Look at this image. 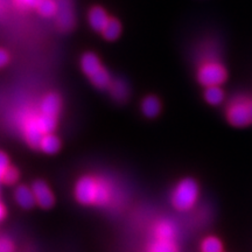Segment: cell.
Instances as JSON below:
<instances>
[{"label": "cell", "mask_w": 252, "mask_h": 252, "mask_svg": "<svg viewBox=\"0 0 252 252\" xmlns=\"http://www.w3.org/2000/svg\"><path fill=\"white\" fill-rule=\"evenodd\" d=\"M110 93L117 100H124L128 96V88L122 80L111 81L109 86Z\"/></svg>", "instance_id": "cell-15"}, {"label": "cell", "mask_w": 252, "mask_h": 252, "mask_svg": "<svg viewBox=\"0 0 252 252\" xmlns=\"http://www.w3.org/2000/svg\"><path fill=\"white\" fill-rule=\"evenodd\" d=\"M60 109H61V99L56 94H47L41 102V115L47 116V117L58 118Z\"/></svg>", "instance_id": "cell-9"}, {"label": "cell", "mask_w": 252, "mask_h": 252, "mask_svg": "<svg viewBox=\"0 0 252 252\" xmlns=\"http://www.w3.org/2000/svg\"><path fill=\"white\" fill-rule=\"evenodd\" d=\"M14 247L7 238H0V252H13Z\"/></svg>", "instance_id": "cell-24"}, {"label": "cell", "mask_w": 252, "mask_h": 252, "mask_svg": "<svg viewBox=\"0 0 252 252\" xmlns=\"http://www.w3.org/2000/svg\"><path fill=\"white\" fill-rule=\"evenodd\" d=\"M15 201L25 209H30L36 203L35 196H34L33 189H30L26 186H20L15 189Z\"/></svg>", "instance_id": "cell-11"}, {"label": "cell", "mask_w": 252, "mask_h": 252, "mask_svg": "<svg viewBox=\"0 0 252 252\" xmlns=\"http://www.w3.org/2000/svg\"><path fill=\"white\" fill-rule=\"evenodd\" d=\"M75 194L78 202L83 204H105L110 198V190L106 186L94 180L91 176L82 178L77 182Z\"/></svg>", "instance_id": "cell-1"}, {"label": "cell", "mask_w": 252, "mask_h": 252, "mask_svg": "<svg viewBox=\"0 0 252 252\" xmlns=\"http://www.w3.org/2000/svg\"><path fill=\"white\" fill-rule=\"evenodd\" d=\"M121 32H122V26H121V24H119V21L116 20V19L111 18L110 19L108 25H106L105 28L103 30L102 34L105 39L115 40L119 36Z\"/></svg>", "instance_id": "cell-17"}, {"label": "cell", "mask_w": 252, "mask_h": 252, "mask_svg": "<svg viewBox=\"0 0 252 252\" xmlns=\"http://www.w3.org/2000/svg\"><path fill=\"white\" fill-rule=\"evenodd\" d=\"M5 214H6V212H5V208L2 207V204L0 203V220H2L5 217Z\"/></svg>", "instance_id": "cell-27"}, {"label": "cell", "mask_w": 252, "mask_h": 252, "mask_svg": "<svg viewBox=\"0 0 252 252\" xmlns=\"http://www.w3.org/2000/svg\"><path fill=\"white\" fill-rule=\"evenodd\" d=\"M59 11L56 14L59 26L63 30H69L74 25V9L70 0H58Z\"/></svg>", "instance_id": "cell-7"}, {"label": "cell", "mask_w": 252, "mask_h": 252, "mask_svg": "<svg viewBox=\"0 0 252 252\" xmlns=\"http://www.w3.org/2000/svg\"><path fill=\"white\" fill-rule=\"evenodd\" d=\"M88 18H89V23L91 25V27H93L94 31L100 32V33H102L103 30L110 21V19H111L109 17V14L105 12V9L102 7L91 8L89 12V17Z\"/></svg>", "instance_id": "cell-10"}, {"label": "cell", "mask_w": 252, "mask_h": 252, "mask_svg": "<svg viewBox=\"0 0 252 252\" xmlns=\"http://www.w3.org/2000/svg\"><path fill=\"white\" fill-rule=\"evenodd\" d=\"M8 54L4 49H0V68L4 67L6 63L8 62Z\"/></svg>", "instance_id": "cell-26"}, {"label": "cell", "mask_w": 252, "mask_h": 252, "mask_svg": "<svg viewBox=\"0 0 252 252\" xmlns=\"http://www.w3.org/2000/svg\"><path fill=\"white\" fill-rule=\"evenodd\" d=\"M23 132L27 143L30 144L33 149L40 147L41 139H42L45 133L41 131L39 123H37V117H34L33 115L28 116L23 123Z\"/></svg>", "instance_id": "cell-6"}, {"label": "cell", "mask_w": 252, "mask_h": 252, "mask_svg": "<svg viewBox=\"0 0 252 252\" xmlns=\"http://www.w3.org/2000/svg\"><path fill=\"white\" fill-rule=\"evenodd\" d=\"M36 12L43 18H54L59 11L58 0H40L36 5Z\"/></svg>", "instance_id": "cell-12"}, {"label": "cell", "mask_w": 252, "mask_h": 252, "mask_svg": "<svg viewBox=\"0 0 252 252\" xmlns=\"http://www.w3.org/2000/svg\"><path fill=\"white\" fill-rule=\"evenodd\" d=\"M198 188L196 182L191 179L181 181L173 193V204L179 210H187L194 206L197 200Z\"/></svg>", "instance_id": "cell-3"}, {"label": "cell", "mask_w": 252, "mask_h": 252, "mask_svg": "<svg viewBox=\"0 0 252 252\" xmlns=\"http://www.w3.org/2000/svg\"><path fill=\"white\" fill-rule=\"evenodd\" d=\"M8 158L5 153L0 152V181L2 180L6 169L8 168Z\"/></svg>", "instance_id": "cell-23"}, {"label": "cell", "mask_w": 252, "mask_h": 252, "mask_svg": "<svg viewBox=\"0 0 252 252\" xmlns=\"http://www.w3.org/2000/svg\"><path fill=\"white\" fill-rule=\"evenodd\" d=\"M226 77L225 69L215 62H208L204 63L202 67L198 70V81L201 84L206 87L219 86L223 83Z\"/></svg>", "instance_id": "cell-4"}, {"label": "cell", "mask_w": 252, "mask_h": 252, "mask_svg": "<svg viewBox=\"0 0 252 252\" xmlns=\"http://www.w3.org/2000/svg\"><path fill=\"white\" fill-rule=\"evenodd\" d=\"M19 5L24 6V7H31L35 9L36 5L39 4L40 0H15Z\"/></svg>", "instance_id": "cell-25"}, {"label": "cell", "mask_w": 252, "mask_h": 252, "mask_svg": "<svg viewBox=\"0 0 252 252\" xmlns=\"http://www.w3.org/2000/svg\"><path fill=\"white\" fill-rule=\"evenodd\" d=\"M204 97L213 105H219V104L222 103L223 98H224V94L220 89L219 86H212L207 88L206 93H204Z\"/></svg>", "instance_id": "cell-18"}, {"label": "cell", "mask_w": 252, "mask_h": 252, "mask_svg": "<svg viewBox=\"0 0 252 252\" xmlns=\"http://www.w3.org/2000/svg\"><path fill=\"white\" fill-rule=\"evenodd\" d=\"M222 243L216 237H208L202 243V252H222Z\"/></svg>", "instance_id": "cell-21"}, {"label": "cell", "mask_w": 252, "mask_h": 252, "mask_svg": "<svg viewBox=\"0 0 252 252\" xmlns=\"http://www.w3.org/2000/svg\"><path fill=\"white\" fill-rule=\"evenodd\" d=\"M18 180V172L13 167H8L6 169L4 176H2V181L7 185H13Z\"/></svg>", "instance_id": "cell-22"}, {"label": "cell", "mask_w": 252, "mask_h": 252, "mask_svg": "<svg viewBox=\"0 0 252 252\" xmlns=\"http://www.w3.org/2000/svg\"><path fill=\"white\" fill-rule=\"evenodd\" d=\"M229 122L235 126H244L252 122V104L244 99L231 103L228 110Z\"/></svg>", "instance_id": "cell-5"}, {"label": "cell", "mask_w": 252, "mask_h": 252, "mask_svg": "<svg viewBox=\"0 0 252 252\" xmlns=\"http://www.w3.org/2000/svg\"><path fill=\"white\" fill-rule=\"evenodd\" d=\"M40 149L45 153L54 154L60 150V140L52 133L43 134L40 143Z\"/></svg>", "instance_id": "cell-14"}, {"label": "cell", "mask_w": 252, "mask_h": 252, "mask_svg": "<svg viewBox=\"0 0 252 252\" xmlns=\"http://www.w3.org/2000/svg\"><path fill=\"white\" fill-rule=\"evenodd\" d=\"M81 65L83 71L86 72L88 77L97 88H100V89L109 88L110 83H111V77L96 55L93 53H88V54L83 55L81 60Z\"/></svg>", "instance_id": "cell-2"}, {"label": "cell", "mask_w": 252, "mask_h": 252, "mask_svg": "<svg viewBox=\"0 0 252 252\" xmlns=\"http://www.w3.org/2000/svg\"><path fill=\"white\" fill-rule=\"evenodd\" d=\"M56 119L58 118H53V117H47V116L41 115L37 117V123H39V126L41 128V131L43 133H50L52 131H54V128L56 127Z\"/></svg>", "instance_id": "cell-20"}, {"label": "cell", "mask_w": 252, "mask_h": 252, "mask_svg": "<svg viewBox=\"0 0 252 252\" xmlns=\"http://www.w3.org/2000/svg\"><path fill=\"white\" fill-rule=\"evenodd\" d=\"M150 252H178L175 244L173 241H165V239H158L157 242L151 245Z\"/></svg>", "instance_id": "cell-19"}, {"label": "cell", "mask_w": 252, "mask_h": 252, "mask_svg": "<svg viewBox=\"0 0 252 252\" xmlns=\"http://www.w3.org/2000/svg\"><path fill=\"white\" fill-rule=\"evenodd\" d=\"M33 193L36 203L42 208H50L54 204V195L43 181H36L33 184Z\"/></svg>", "instance_id": "cell-8"}, {"label": "cell", "mask_w": 252, "mask_h": 252, "mask_svg": "<svg viewBox=\"0 0 252 252\" xmlns=\"http://www.w3.org/2000/svg\"><path fill=\"white\" fill-rule=\"evenodd\" d=\"M156 234L158 239H165V241H173L176 236V226L171 220H161L157 225Z\"/></svg>", "instance_id": "cell-13"}, {"label": "cell", "mask_w": 252, "mask_h": 252, "mask_svg": "<svg viewBox=\"0 0 252 252\" xmlns=\"http://www.w3.org/2000/svg\"><path fill=\"white\" fill-rule=\"evenodd\" d=\"M143 112L146 117H156V116L159 113L160 111V103L154 96H149L144 99L143 105Z\"/></svg>", "instance_id": "cell-16"}]
</instances>
